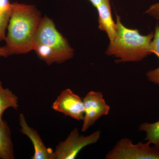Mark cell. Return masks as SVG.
<instances>
[{"mask_svg":"<svg viewBox=\"0 0 159 159\" xmlns=\"http://www.w3.org/2000/svg\"><path fill=\"white\" fill-rule=\"evenodd\" d=\"M19 107L18 98L9 89H5L0 81V119L6 109L12 108L17 110Z\"/></svg>","mask_w":159,"mask_h":159,"instance_id":"cell-11","label":"cell"},{"mask_svg":"<svg viewBox=\"0 0 159 159\" xmlns=\"http://www.w3.org/2000/svg\"><path fill=\"white\" fill-rule=\"evenodd\" d=\"M40 12L33 5L13 3L5 41L9 55L33 51L35 34L41 20Z\"/></svg>","mask_w":159,"mask_h":159,"instance_id":"cell-1","label":"cell"},{"mask_svg":"<svg viewBox=\"0 0 159 159\" xmlns=\"http://www.w3.org/2000/svg\"><path fill=\"white\" fill-rule=\"evenodd\" d=\"M145 13L159 20V2L150 6L145 11Z\"/></svg>","mask_w":159,"mask_h":159,"instance_id":"cell-16","label":"cell"},{"mask_svg":"<svg viewBox=\"0 0 159 159\" xmlns=\"http://www.w3.org/2000/svg\"><path fill=\"white\" fill-rule=\"evenodd\" d=\"M52 108L79 121L83 120L84 118L83 99L70 89H66L61 93L53 103Z\"/></svg>","mask_w":159,"mask_h":159,"instance_id":"cell-7","label":"cell"},{"mask_svg":"<svg viewBox=\"0 0 159 159\" xmlns=\"http://www.w3.org/2000/svg\"><path fill=\"white\" fill-rule=\"evenodd\" d=\"M9 54L6 47H0V57H7L9 56Z\"/></svg>","mask_w":159,"mask_h":159,"instance_id":"cell-17","label":"cell"},{"mask_svg":"<svg viewBox=\"0 0 159 159\" xmlns=\"http://www.w3.org/2000/svg\"><path fill=\"white\" fill-rule=\"evenodd\" d=\"M13 145L11 133L7 122L0 119V159H14Z\"/></svg>","mask_w":159,"mask_h":159,"instance_id":"cell-10","label":"cell"},{"mask_svg":"<svg viewBox=\"0 0 159 159\" xmlns=\"http://www.w3.org/2000/svg\"><path fill=\"white\" fill-rule=\"evenodd\" d=\"M152 46V53L156 54L159 58V26L158 24L155 28ZM146 75L149 81L159 86V67L158 68L148 71Z\"/></svg>","mask_w":159,"mask_h":159,"instance_id":"cell-13","label":"cell"},{"mask_svg":"<svg viewBox=\"0 0 159 159\" xmlns=\"http://www.w3.org/2000/svg\"><path fill=\"white\" fill-rule=\"evenodd\" d=\"M96 8L105 0H88Z\"/></svg>","mask_w":159,"mask_h":159,"instance_id":"cell-18","label":"cell"},{"mask_svg":"<svg viewBox=\"0 0 159 159\" xmlns=\"http://www.w3.org/2000/svg\"><path fill=\"white\" fill-rule=\"evenodd\" d=\"M82 99L84 115L82 131L84 132L99 118L108 115L110 107L105 102L101 92L91 91Z\"/></svg>","mask_w":159,"mask_h":159,"instance_id":"cell-6","label":"cell"},{"mask_svg":"<svg viewBox=\"0 0 159 159\" xmlns=\"http://www.w3.org/2000/svg\"><path fill=\"white\" fill-rule=\"evenodd\" d=\"M19 122L21 132L29 137L34 146V154L31 159H54V151L46 147L37 131L28 125L23 114H20Z\"/></svg>","mask_w":159,"mask_h":159,"instance_id":"cell-8","label":"cell"},{"mask_svg":"<svg viewBox=\"0 0 159 159\" xmlns=\"http://www.w3.org/2000/svg\"><path fill=\"white\" fill-rule=\"evenodd\" d=\"M11 15L4 14L0 11V41L6 39V29L8 27Z\"/></svg>","mask_w":159,"mask_h":159,"instance_id":"cell-14","label":"cell"},{"mask_svg":"<svg viewBox=\"0 0 159 159\" xmlns=\"http://www.w3.org/2000/svg\"><path fill=\"white\" fill-rule=\"evenodd\" d=\"M97 9L99 14V28L107 33L110 42L113 41L117 35V25L112 19L109 0H105Z\"/></svg>","mask_w":159,"mask_h":159,"instance_id":"cell-9","label":"cell"},{"mask_svg":"<svg viewBox=\"0 0 159 159\" xmlns=\"http://www.w3.org/2000/svg\"><path fill=\"white\" fill-rule=\"evenodd\" d=\"M100 135V131L89 136L80 134L78 129L71 131L66 139L56 146L54 151V159H74L82 148L97 143Z\"/></svg>","mask_w":159,"mask_h":159,"instance_id":"cell-5","label":"cell"},{"mask_svg":"<svg viewBox=\"0 0 159 159\" xmlns=\"http://www.w3.org/2000/svg\"><path fill=\"white\" fill-rule=\"evenodd\" d=\"M117 35L110 43L106 54L119 58L116 62H138L153 54L152 43L154 32L142 35L137 29L126 28L116 15Z\"/></svg>","mask_w":159,"mask_h":159,"instance_id":"cell-3","label":"cell"},{"mask_svg":"<svg viewBox=\"0 0 159 159\" xmlns=\"http://www.w3.org/2000/svg\"><path fill=\"white\" fill-rule=\"evenodd\" d=\"M12 9L13 4H11L9 0H0V11L11 15Z\"/></svg>","mask_w":159,"mask_h":159,"instance_id":"cell-15","label":"cell"},{"mask_svg":"<svg viewBox=\"0 0 159 159\" xmlns=\"http://www.w3.org/2000/svg\"><path fill=\"white\" fill-rule=\"evenodd\" d=\"M33 51L49 66L65 62L74 55V49L67 39L57 30L54 21L47 16L41 20L34 37Z\"/></svg>","mask_w":159,"mask_h":159,"instance_id":"cell-2","label":"cell"},{"mask_svg":"<svg viewBox=\"0 0 159 159\" xmlns=\"http://www.w3.org/2000/svg\"><path fill=\"white\" fill-rule=\"evenodd\" d=\"M139 130L146 133L145 140L159 148V121L153 123H142L139 126Z\"/></svg>","mask_w":159,"mask_h":159,"instance_id":"cell-12","label":"cell"},{"mask_svg":"<svg viewBox=\"0 0 159 159\" xmlns=\"http://www.w3.org/2000/svg\"><path fill=\"white\" fill-rule=\"evenodd\" d=\"M146 143L133 144L128 139L120 140L106 155V159H159V148Z\"/></svg>","mask_w":159,"mask_h":159,"instance_id":"cell-4","label":"cell"}]
</instances>
